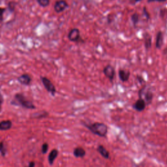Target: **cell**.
<instances>
[{"mask_svg": "<svg viewBox=\"0 0 167 167\" xmlns=\"http://www.w3.org/2000/svg\"><path fill=\"white\" fill-rule=\"evenodd\" d=\"M84 126L88 128L93 134L100 137H106L108 133V126L100 122H95L93 123H87L86 122H82Z\"/></svg>", "mask_w": 167, "mask_h": 167, "instance_id": "6da1fadb", "label": "cell"}, {"mask_svg": "<svg viewBox=\"0 0 167 167\" xmlns=\"http://www.w3.org/2000/svg\"><path fill=\"white\" fill-rule=\"evenodd\" d=\"M11 103L14 105H20L27 109H35V106L31 101L28 100L22 94H16Z\"/></svg>", "mask_w": 167, "mask_h": 167, "instance_id": "7a4b0ae2", "label": "cell"}, {"mask_svg": "<svg viewBox=\"0 0 167 167\" xmlns=\"http://www.w3.org/2000/svg\"><path fill=\"white\" fill-rule=\"evenodd\" d=\"M138 97L144 100L146 105H149L153 101L154 93L149 87L144 86L138 91Z\"/></svg>", "mask_w": 167, "mask_h": 167, "instance_id": "3957f363", "label": "cell"}, {"mask_svg": "<svg viewBox=\"0 0 167 167\" xmlns=\"http://www.w3.org/2000/svg\"><path fill=\"white\" fill-rule=\"evenodd\" d=\"M40 78L42 84H43L45 88L46 89L48 92L52 95H54L56 93V88L54 85V84L52 82V81L46 77L40 76Z\"/></svg>", "mask_w": 167, "mask_h": 167, "instance_id": "277c9868", "label": "cell"}, {"mask_svg": "<svg viewBox=\"0 0 167 167\" xmlns=\"http://www.w3.org/2000/svg\"><path fill=\"white\" fill-rule=\"evenodd\" d=\"M67 37L70 41L74 42V43H78V42H80L82 40L80 32L78 28L71 29L68 33Z\"/></svg>", "mask_w": 167, "mask_h": 167, "instance_id": "5b68a950", "label": "cell"}, {"mask_svg": "<svg viewBox=\"0 0 167 167\" xmlns=\"http://www.w3.org/2000/svg\"><path fill=\"white\" fill-rule=\"evenodd\" d=\"M68 7L69 4L65 0H58L55 3L54 9L56 13H60L63 12Z\"/></svg>", "mask_w": 167, "mask_h": 167, "instance_id": "8992f818", "label": "cell"}, {"mask_svg": "<svg viewBox=\"0 0 167 167\" xmlns=\"http://www.w3.org/2000/svg\"><path fill=\"white\" fill-rule=\"evenodd\" d=\"M103 73L105 77L110 80V82H113L115 77V69L111 65H106L103 69Z\"/></svg>", "mask_w": 167, "mask_h": 167, "instance_id": "52a82bcc", "label": "cell"}, {"mask_svg": "<svg viewBox=\"0 0 167 167\" xmlns=\"http://www.w3.org/2000/svg\"><path fill=\"white\" fill-rule=\"evenodd\" d=\"M18 82L22 85L30 86L32 82V78L28 73L22 74L17 78Z\"/></svg>", "mask_w": 167, "mask_h": 167, "instance_id": "ba28073f", "label": "cell"}, {"mask_svg": "<svg viewBox=\"0 0 167 167\" xmlns=\"http://www.w3.org/2000/svg\"><path fill=\"white\" fill-rule=\"evenodd\" d=\"M146 104L143 99L138 98L137 101L132 105V108L137 112H143L145 110Z\"/></svg>", "mask_w": 167, "mask_h": 167, "instance_id": "9c48e42d", "label": "cell"}, {"mask_svg": "<svg viewBox=\"0 0 167 167\" xmlns=\"http://www.w3.org/2000/svg\"><path fill=\"white\" fill-rule=\"evenodd\" d=\"M118 75L120 80L122 82H127L131 76V73L129 70H125L123 69H119Z\"/></svg>", "mask_w": 167, "mask_h": 167, "instance_id": "30bf717a", "label": "cell"}, {"mask_svg": "<svg viewBox=\"0 0 167 167\" xmlns=\"http://www.w3.org/2000/svg\"><path fill=\"white\" fill-rule=\"evenodd\" d=\"M144 38V45L146 51L149 50L152 47V36L148 32H145L143 35Z\"/></svg>", "mask_w": 167, "mask_h": 167, "instance_id": "8fae6325", "label": "cell"}, {"mask_svg": "<svg viewBox=\"0 0 167 167\" xmlns=\"http://www.w3.org/2000/svg\"><path fill=\"white\" fill-rule=\"evenodd\" d=\"M164 42V35L161 31L157 32L156 41H155V46L157 49H161L163 45Z\"/></svg>", "mask_w": 167, "mask_h": 167, "instance_id": "7c38bea8", "label": "cell"}, {"mask_svg": "<svg viewBox=\"0 0 167 167\" xmlns=\"http://www.w3.org/2000/svg\"><path fill=\"white\" fill-rule=\"evenodd\" d=\"M86 154V150L84 149L82 147L78 146L75 148L73 151V155L75 157L77 158H83L84 157Z\"/></svg>", "mask_w": 167, "mask_h": 167, "instance_id": "4fadbf2b", "label": "cell"}, {"mask_svg": "<svg viewBox=\"0 0 167 167\" xmlns=\"http://www.w3.org/2000/svg\"><path fill=\"white\" fill-rule=\"evenodd\" d=\"M97 151L98 153L101 155L103 157H104L106 159H108L110 157L109 152L105 148V147L103 145H99L97 148Z\"/></svg>", "mask_w": 167, "mask_h": 167, "instance_id": "5bb4252c", "label": "cell"}, {"mask_svg": "<svg viewBox=\"0 0 167 167\" xmlns=\"http://www.w3.org/2000/svg\"><path fill=\"white\" fill-rule=\"evenodd\" d=\"M12 127V122L10 120H4L0 122V131H7Z\"/></svg>", "mask_w": 167, "mask_h": 167, "instance_id": "9a60e30c", "label": "cell"}, {"mask_svg": "<svg viewBox=\"0 0 167 167\" xmlns=\"http://www.w3.org/2000/svg\"><path fill=\"white\" fill-rule=\"evenodd\" d=\"M58 155V151L57 149H52V151L51 152V153L49 154V155H48V162L50 163V164H52L55 161L56 159L57 158Z\"/></svg>", "mask_w": 167, "mask_h": 167, "instance_id": "2e32d148", "label": "cell"}, {"mask_svg": "<svg viewBox=\"0 0 167 167\" xmlns=\"http://www.w3.org/2000/svg\"><path fill=\"white\" fill-rule=\"evenodd\" d=\"M139 17H140L139 14L137 13H133L131 15V20H132L133 26H134L135 28L137 27V24H138V23L139 22Z\"/></svg>", "mask_w": 167, "mask_h": 167, "instance_id": "e0dca14e", "label": "cell"}, {"mask_svg": "<svg viewBox=\"0 0 167 167\" xmlns=\"http://www.w3.org/2000/svg\"><path fill=\"white\" fill-rule=\"evenodd\" d=\"M36 1L39 6L44 8L48 7L50 5V3H51L50 0H36Z\"/></svg>", "mask_w": 167, "mask_h": 167, "instance_id": "ac0fdd59", "label": "cell"}, {"mask_svg": "<svg viewBox=\"0 0 167 167\" xmlns=\"http://www.w3.org/2000/svg\"><path fill=\"white\" fill-rule=\"evenodd\" d=\"M0 153H1L2 156H5L7 153V148L3 142H1V143H0Z\"/></svg>", "mask_w": 167, "mask_h": 167, "instance_id": "d6986e66", "label": "cell"}, {"mask_svg": "<svg viewBox=\"0 0 167 167\" xmlns=\"http://www.w3.org/2000/svg\"><path fill=\"white\" fill-rule=\"evenodd\" d=\"M16 2H10L7 5V7L11 12H14L15 11V9H16Z\"/></svg>", "mask_w": 167, "mask_h": 167, "instance_id": "ffe728a7", "label": "cell"}, {"mask_svg": "<svg viewBox=\"0 0 167 167\" xmlns=\"http://www.w3.org/2000/svg\"><path fill=\"white\" fill-rule=\"evenodd\" d=\"M6 11V8L5 7H0V22H2L3 20V15L4 13Z\"/></svg>", "mask_w": 167, "mask_h": 167, "instance_id": "44dd1931", "label": "cell"}, {"mask_svg": "<svg viewBox=\"0 0 167 167\" xmlns=\"http://www.w3.org/2000/svg\"><path fill=\"white\" fill-rule=\"evenodd\" d=\"M48 144L47 143H44L42 146V149H41V151L42 153L43 154H46L48 152Z\"/></svg>", "mask_w": 167, "mask_h": 167, "instance_id": "7402d4cb", "label": "cell"}, {"mask_svg": "<svg viewBox=\"0 0 167 167\" xmlns=\"http://www.w3.org/2000/svg\"><path fill=\"white\" fill-rule=\"evenodd\" d=\"M143 14H144V16H145L146 19V20H149V19H150V16H149V13L148 12L147 9H146V7H143Z\"/></svg>", "mask_w": 167, "mask_h": 167, "instance_id": "603a6c76", "label": "cell"}, {"mask_svg": "<svg viewBox=\"0 0 167 167\" xmlns=\"http://www.w3.org/2000/svg\"><path fill=\"white\" fill-rule=\"evenodd\" d=\"M148 3H154V2H159V3H164L166 0H148Z\"/></svg>", "mask_w": 167, "mask_h": 167, "instance_id": "cb8c5ba5", "label": "cell"}, {"mask_svg": "<svg viewBox=\"0 0 167 167\" xmlns=\"http://www.w3.org/2000/svg\"><path fill=\"white\" fill-rule=\"evenodd\" d=\"M3 103V97L2 94L0 93V112H1V111H2Z\"/></svg>", "mask_w": 167, "mask_h": 167, "instance_id": "d4e9b609", "label": "cell"}, {"mask_svg": "<svg viewBox=\"0 0 167 167\" xmlns=\"http://www.w3.org/2000/svg\"><path fill=\"white\" fill-rule=\"evenodd\" d=\"M137 78L138 79V81L140 84H143V83H144V78H143V77H142L139 76V75H138V76L137 77Z\"/></svg>", "mask_w": 167, "mask_h": 167, "instance_id": "484cf974", "label": "cell"}, {"mask_svg": "<svg viewBox=\"0 0 167 167\" xmlns=\"http://www.w3.org/2000/svg\"><path fill=\"white\" fill-rule=\"evenodd\" d=\"M142 0H129V2L132 4H136L138 2H141Z\"/></svg>", "mask_w": 167, "mask_h": 167, "instance_id": "4316f807", "label": "cell"}, {"mask_svg": "<svg viewBox=\"0 0 167 167\" xmlns=\"http://www.w3.org/2000/svg\"><path fill=\"white\" fill-rule=\"evenodd\" d=\"M163 54L164 56V57H165L166 59H167V47L164 48V50L163 51Z\"/></svg>", "mask_w": 167, "mask_h": 167, "instance_id": "83f0119b", "label": "cell"}, {"mask_svg": "<svg viewBox=\"0 0 167 167\" xmlns=\"http://www.w3.org/2000/svg\"><path fill=\"white\" fill-rule=\"evenodd\" d=\"M28 167H35V163L33 162V161L30 162V163L29 164Z\"/></svg>", "mask_w": 167, "mask_h": 167, "instance_id": "f1b7e54d", "label": "cell"}, {"mask_svg": "<svg viewBox=\"0 0 167 167\" xmlns=\"http://www.w3.org/2000/svg\"><path fill=\"white\" fill-rule=\"evenodd\" d=\"M166 163H167V162H166Z\"/></svg>", "mask_w": 167, "mask_h": 167, "instance_id": "f546056e", "label": "cell"}]
</instances>
